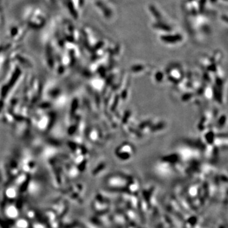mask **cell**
<instances>
[{
	"label": "cell",
	"mask_w": 228,
	"mask_h": 228,
	"mask_svg": "<svg viewBox=\"0 0 228 228\" xmlns=\"http://www.w3.org/2000/svg\"><path fill=\"white\" fill-rule=\"evenodd\" d=\"M182 37L180 34H168L161 36L162 41L166 43H176L181 41Z\"/></svg>",
	"instance_id": "1"
},
{
	"label": "cell",
	"mask_w": 228,
	"mask_h": 228,
	"mask_svg": "<svg viewBox=\"0 0 228 228\" xmlns=\"http://www.w3.org/2000/svg\"><path fill=\"white\" fill-rule=\"evenodd\" d=\"M155 27L157 29H162V30H164L166 31H170L171 30V28L169 26L163 24V23H157L156 24H155Z\"/></svg>",
	"instance_id": "2"
},
{
	"label": "cell",
	"mask_w": 228,
	"mask_h": 228,
	"mask_svg": "<svg viewBox=\"0 0 228 228\" xmlns=\"http://www.w3.org/2000/svg\"><path fill=\"white\" fill-rule=\"evenodd\" d=\"M150 11H151V12L154 15V17H155L157 19H160L161 18V15H160V13L159 12V11H157V9H156L154 7H153V6H151V7H150Z\"/></svg>",
	"instance_id": "3"
}]
</instances>
